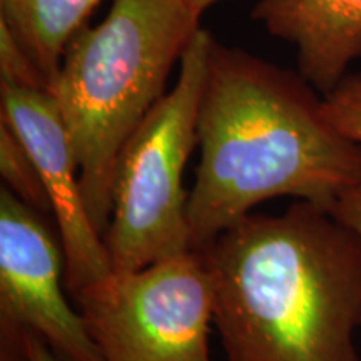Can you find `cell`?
<instances>
[{"label":"cell","mask_w":361,"mask_h":361,"mask_svg":"<svg viewBox=\"0 0 361 361\" xmlns=\"http://www.w3.org/2000/svg\"><path fill=\"white\" fill-rule=\"evenodd\" d=\"M300 72L214 40L200 123L201 159L189 192L194 251L273 197L331 209L361 180V144L331 123Z\"/></svg>","instance_id":"cell-1"},{"label":"cell","mask_w":361,"mask_h":361,"mask_svg":"<svg viewBox=\"0 0 361 361\" xmlns=\"http://www.w3.org/2000/svg\"><path fill=\"white\" fill-rule=\"evenodd\" d=\"M200 251L226 361H361V238L331 209L247 214Z\"/></svg>","instance_id":"cell-2"},{"label":"cell","mask_w":361,"mask_h":361,"mask_svg":"<svg viewBox=\"0 0 361 361\" xmlns=\"http://www.w3.org/2000/svg\"><path fill=\"white\" fill-rule=\"evenodd\" d=\"M200 19L189 0H114L101 24L80 27L67 45L49 92L69 130L85 206L102 236L121 149L164 96Z\"/></svg>","instance_id":"cell-3"},{"label":"cell","mask_w":361,"mask_h":361,"mask_svg":"<svg viewBox=\"0 0 361 361\" xmlns=\"http://www.w3.org/2000/svg\"><path fill=\"white\" fill-rule=\"evenodd\" d=\"M213 35L200 29L180 57L174 87L121 149L104 234L111 269L137 271L191 251L184 169L200 146V111Z\"/></svg>","instance_id":"cell-4"},{"label":"cell","mask_w":361,"mask_h":361,"mask_svg":"<svg viewBox=\"0 0 361 361\" xmlns=\"http://www.w3.org/2000/svg\"><path fill=\"white\" fill-rule=\"evenodd\" d=\"M102 361H213V279L201 251L117 273L72 296Z\"/></svg>","instance_id":"cell-5"},{"label":"cell","mask_w":361,"mask_h":361,"mask_svg":"<svg viewBox=\"0 0 361 361\" xmlns=\"http://www.w3.org/2000/svg\"><path fill=\"white\" fill-rule=\"evenodd\" d=\"M66 259L44 218L0 189V319L22 324L62 361H102L64 295Z\"/></svg>","instance_id":"cell-6"},{"label":"cell","mask_w":361,"mask_h":361,"mask_svg":"<svg viewBox=\"0 0 361 361\" xmlns=\"http://www.w3.org/2000/svg\"><path fill=\"white\" fill-rule=\"evenodd\" d=\"M0 119L37 166L64 252L67 293L78 295L112 269L104 236L85 206L80 169L56 99L49 90L0 82Z\"/></svg>","instance_id":"cell-7"},{"label":"cell","mask_w":361,"mask_h":361,"mask_svg":"<svg viewBox=\"0 0 361 361\" xmlns=\"http://www.w3.org/2000/svg\"><path fill=\"white\" fill-rule=\"evenodd\" d=\"M251 17L295 45L298 72L323 96L361 57V0H259Z\"/></svg>","instance_id":"cell-8"},{"label":"cell","mask_w":361,"mask_h":361,"mask_svg":"<svg viewBox=\"0 0 361 361\" xmlns=\"http://www.w3.org/2000/svg\"><path fill=\"white\" fill-rule=\"evenodd\" d=\"M101 0H0L6 20L47 79L57 78L71 39Z\"/></svg>","instance_id":"cell-9"},{"label":"cell","mask_w":361,"mask_h":361,"mask_svg":"<svg viewBox=\"0 0 361 361\" xmlns=\"http://www.w3.org/2000/svg\"><path fill=\"white\" fill-rule=\"evenodd\" d=\"M0 174L17 200L42 218L52 216L51 202L32 156L4 119H0Z\"/></svg>","instance_id":"cell-10"},{"label":"cell","mask_w":361,"mask_h":361,"mask_svg":"<svg viewBox=\"0 0 361 361\" xmlns=\"http://www.w3.org/2000/svg\"><path fill=\"white\" fill-rule=\"evenodd\" d=\"M0 82L27 89L49 90V82L30 54L12 32L6 20L0 19Z\"/></svg>","instance_id":"cell-11"},{"label":"cell","mask_w":361,"mask_h":361,"mask_svg":"<svg viewBox=\"0 0 361 361\" xmlns=\"http://www.w3.org/2000/svg\"><path fill=\"white\" fill-rule=\"evenodd\" d=\"M324 97V109L331 123L361 144V75H346Z\"/></svg>","instance_id":"cell-12"},{"label":"cell","mask_w":361,"mask_h":361,"mask_svg":"<svg viewBox=\"0 0 361 361\" xmlns=\"http://www.w3.org/2000/svg\"><path fill=\"white\" fill-rule=\"evenodd\" d=\"M0 361H62L32 329L0 319Z\"/></svg>","instance_id":"cell-13"},{"label":"cell","mask_w":361,"mask_h":361,"mask_svg":"<svg viewBox=\"0 0 361 361\" xmlns=\"http://www.w3.org/2000/svg\"><path fill=\"white\" fill-rule=\"evenodd\" d=\"M331 211L338 219L350 226L361 238V180L343 194L336 204L331 207Z\"/></svg>","instance_id":"cell-14"},{"label":"cell","mask_w":361,"mask_h":361,"mask_svg":"<svg viewBox=\"0 0 361 361\" xmlns=\"http://www.w3.org/2000/svg\"><path fill=\"white\" fill-rule=\"evenodd\" d=\"M216 2H218V0H189V4H191V7L194 8V12H196L197 16H202V12Z\"/></svg>","instance_id":"cell-15"}]
</instances>
